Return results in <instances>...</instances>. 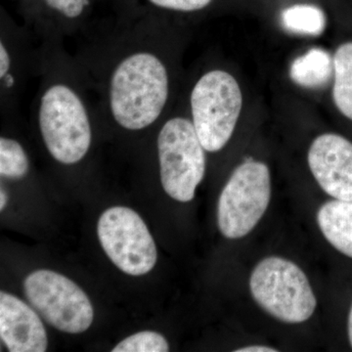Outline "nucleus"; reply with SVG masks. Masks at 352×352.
<instances>
[{
	"label": "nucleus",
	"instance_id": "nucleus-19",
	"mask_svg": "<svg viewBox=\"0 0 352 352\" xmlns=\"http://www.w3.org/2000/svg\"><path fill=\"white\" fill-rule=\"evenodd\" d=\"M12 54H11L6 41L1 39V43H0V80L2 83H4V87L7 89L13 87L14 82H15L12 76Z\"/></svg>",
	"mask_w": 352,
	"mask_h": 352
},
{
	"label": "nucleus",
	"instance_id": "nucleus-17",
	"mask_svg": "<svg viewBox=\"0 0 352 352\" xmlns=\"http://www.w3.org/2000/svg\"><path fill=\"white\" fill-rule=\"evenodd\" d=\"M148 1L159 8L190 13L207 8L214 0H148Z\"/></svg>",
	"mask_w": 352,
	"mask_h": 352
},
{
	"label": "nucleus",
	"instance_id": "nucleus-2",
	"mask_svg": "<svg viewBox=\"0 0 352 352\" xmlns=\"http://www.w3.org/2000/svg\"><path fill=\"white\" fill-rule=\"evenodd\" d=\"M36 113L44 145L55 161L71 166L87 156L92 141L90 113L74 85L63 80L48 82Z\"/></svg>",
	"mask_w": 352,
	"mask_h": 352
},
{
	"label": "nucleus",
	"instance_id": "nucleus-11",
	"mask_svg": "<svg viewBox=\"0 0 352 352\" xmlns=\"http://www.w3.org/2000/svg\"><path fill=\"white\" fill-rule=\"evenodd\" d=\"M317 222L326 240L352 258V201L335 199L324 204L317 212Z\"/></svg>",
	"mask_w": 352,
	"mask_h": 352
},
{
	"label": "nucleus",
	"instance_id": "nucleus-3",
	"mask_svg": "<svg viewBox=\"0 0 352 352\" xmlns=\"http://www.w3.org/2000/svg\"><path fill=\"white\" fill-rule=\"evenodd\" d=\"M250 289L264 311L284 323H302L316 309V298L305 273L280 256L264 258L256 266Z\"/></svg>",
	"mask_w": 352,
	"mask_h": 352
},
{
	"label": "nucleus",
	"instance_id": "nucleus-9",
	"mask_svg": "<svg viewBox=\"0 0 352 352\" xmlns=\"http://www.w3.org/2000/svg\"><path fill=\"white\" fill-rule=\"evenodd\" d=\"M308 164L329 196L352 201V142L337 133L318 136L308 151Z\"/></svg>",
	"mask_w": 352,
	"mask_h": 352
},
{
	"label": "nucleus",
	"instance_id": "nucleus-14",
	"mask_svg": "<svg viewBox=\"0 0 352 352\" xmlns=\"http://www.w3.org/2000/svg\"><path fill=\"white\" fill-rule=\"evenodd\" d=\"M281 22L287 31L305 36H319L325 31L327 19L320 7L296 3L282 11Z\"/></svg>",
	"mask_w": 352,
	"mask_h": 352
},
{
	"label": "nucleus",
	"instance_id": "nucleus-13",
	"mask_svg": "<svg viewBox=\"0 0 352 352\" xmlns=\"http://www.w3.org/2000/svg\"><path fill=\"white\" fill-rule=\"evenodd\" d=\"M333 63V103L339 112L352 122V41L340 44Z\"/></svg>",
	"mask_w": 352,
	"mask_h": 352
},
{
	"label": "nucleus",
	"instance_id": "nucleus-6",
	"mask_svg": "<svg viewBox=\"0 0 352 352\" xmlns=\"http://www.w3.org/2000/svg\"><path fill=\"white\" fill-rule=\"evenodd\" d=\"M271 198L268 166L249 161L233 171L217 204V224L228 239L245 237L265 214Z\"/></svg>",
	"mask_w": 352,
	"mask_h": 352
},
{
	"label": "nucleus",
	"instance_id": "nucleus-21",
	"mask_svg": "<svg viewBox=\"0 0 352 352\" xmlns=\"http://www.w3.org/2000/svg\"><path fill=\"white\" fill-rule=\"evenodd\" d=\"M347 333H349V344L352 349V305L349 310V321H347Z\"/></svg>",
	"mask_w": 352,
	"mask_h": 352
},
{
	"label": "nucleus",
	"instance_id": "nucleus-10",
	"mask_svg": "<svg viewBox=\"0 0 352 352\" xmlns=\"http://www.w3.org/2000/svg\"><path fill=\"white\" fill-rule=\"evenodd\" d=\"M0 338L10 352H44L47 349V333L38 315L4 292L0 293Z\"/></svg>",
	"mask_w": 352,
	"mask_h": 352
},
{
	"label": "nucleus",
	"instance_id": "nucleus-12",
	"mask_svg": "<svg viewBox=\"0 0 352 352\" xmlns=\"http://www.w3.org/2000/svg\"><path fill=\"white\" fill-rule=\"evenodd\" d=\"M333 75V59L321 48H312L296 58L289 69L292 80L305 88L324 87Z\"/></svg>",
	"mask_w": 352,
	"mask_h": 352
},
{
	"label": "nucleus",
	"instance_id": "nucleus-1",
	"mask_svg": "<svg viewBox=\"0 0 352 352\" xmlns=\"http://www.w3.org/2000/svg\"><path fill=\"white\" fill-rule=\"evenodd\" d=\"M170 94L168 65L152 46H138L117 60L106 85V108L116 124L144 131L163 115Z\"/></svg>",
	"mask_w": 352,
	"mask_h": 352
},
{
	"label": "nucleus",
	"instance_id": "nucleus-4",
	"mask_svg": "<svg viewBox=\"0 0 352 352\" xmlns=\"http://www.w3.org/2000/svg\"><path fill=\"white\" fill-rule=\"evenodd\" d=\"M243 106L239 83L222 69L204 74L190 96L192 124L206 151L219 152L232 138Z\"/></svg>",
	"mask_w": 352,
	"mask_h": 352
},
{
	"label": "nucleus",
	"instance_id": "nucleus-8",
	"mask_svg": "<svg viewBox=\"0 0 352 352\" xmlns=\"http://www.w3.org/2000/svg\"><path fill=\"white\" fill-rule=\"evenodd\" d=\"M97 233L108 258L122 272L141 276L156 265L154 239L140 215L131 208L106 210L99 219Z\"/></svg>",
	"mask_w": 352,
	"mask_h": 352
},
{
	"label": "nucleus",
	"instance_id": "nucleus-22",
	"mask_svg": "<svg viewBox=\"0 0 352 352\" xmlns=\"http://www.w3.org/2000/svg\"><path fill=\"white\" fill-rule=\"evenodd\" d=\"M7 203V195L6 191L1 190V193H0V210H3V208H6Z\"/></svg>",
	"mask_w": 352,
	"mask_h": 352
},
{
	"label": "nucleus",
	"instance_id": "nucleus-15",
	"mask_svg": "<svg viewBox=\"0 0 352 352\" xmlns=\"http://www.w3.org/2000/svg\"><path fill=\"white\" fill-rule=\"evenodd\" d=\"M29 157L15 139L0 138V175L9 179H20L29 171Z\"/></svg>",
	"mask_w": 352,
	"mask_h": 352
},
{
	"label": "nucleus",
	"instance_id": "nucleus-18",
	"mask_svg": "<svg viewBox=\"0 0 352 352\" xmlns=\"http://www.w3.org/2000/svg\"><path fill=\"white\" fill-rule=\"evenodd\" d=\"M46 6L68 19H76L89 6V0H44Z\"/></svg>",
	"mask_w": 352,
	"mask_h": 352
},
{
	"label": "nucleus",
	"instance_id": "nucleus-7",
	"mask_svg": "<svg viewBox=\"0 0 352 352\" xmlns=\"http://www.w3.org/2000/svg\"><path fill=\"white\" fill-rule=\"evenodd\" d=\"M25 294L32 307L57 330L85 332L94 322L91 302L75 282L51 270H38L25 280Z\"/></svg>",
	"mask_w": 352,
	"mask_h": 352
},
{
	"label": "nucleus",
	"instance_id": "nucleus-20",
	"mask_svg": "<svg viewBox=\"0 0 352 352\" xmlns=\"http://www.w3.org/2000/svg\"><path fill=\"white\" fill-rule=\"evenodd\" d=\"M235 352H277V349L265 346H250L236 349Z\"/></svg>",
	"mask_w": 352,
	"mask_h": 352
},
{
	"label": "nucleus",
	"instance_id": "nucleus-5",
	"mask_svg": "<svg viewBox=\"0 0 352 352\" xmlns=\"http://www.w3.org/2000/svg\"><path fill=\"white\" fill-rule=\"evenodd\" d=\"M205 148L191 120H166L157 135L162 186L171 198L182 203L193 200L206 173Z\"/></svg>",
	"mask_w": 352,
	"mask_h": 352
},
{
	"label": "nucleus",
	"instance_id": "nucleus-16",
	"mask_svg": "<svg viewBox=\"0 0 352 352\" xmlns=\"http://www.w3.org/2000/svg\"><path fill=\"white\" fill-rule=\"evenodd\" d=\"M170 346L163 335L152 331L134 333L113 347V352H166Z\"/></svg>",
	"mask_w": 352,
	"mask_h": 352
}]
</instances>
